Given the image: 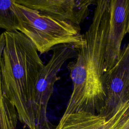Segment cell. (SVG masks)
<instances>
[{
  "mask_svg": "<svg viewBox=\"0 0 129 129\" xmlns=\"http://www.w3.org/2000/svg\"><path fill=\"white\" fill-rule=\"evenodd\" d=\"M14 1L0 0V28L5 31H18V21L12 10Z\"/></svg>",
  "mask_w": 129,
  "mask_h": 129,
  "instance_id": "obj_10",
  "label": "cell"
},
{
  "mask_svg": "<svg viewBox=\"0 0 129 129\" xmlns=\"http://www.w3.org/2000/svg\"><path fill=\"white\" fill-rule=\"evenodd\" d=\"M52 53L40 73L34 94V106L40 129H54L47 115V108L54 84L60 78L58 72L69 59L77 57V49L70 44H60L52 49Z\"/></svg>",
  "mask_w": 129,
  "mask_h": 129,
  "instance_id": "obj_4",
  "label": "cell"
},
{
  "mask_svg": "<svg viewBox=\"0 0 129 129\" xmlns=\"http://www.w3.org/2000/svg\"><path fill=\"white\" fill-rule=\"evenodd\" d=\"M118 129H129V116L125 119Z\"/></svg>",
  "mask_w": 129,
  "mask_h": 129,
  "instance_id": "obj_11",
  "label": "cell"
},
{
  "mask_svg": "<svg viewBox=\"0 0 129 129\" xmlns=\"http://www.w3.org/2000/svg\"><path fill=\"white\" fill-rule=\"evenodd\" d=\"M17 4L79 26L89 14L94 0H15Z\"/></svg>",
  "mask_w": 129,
  "mask_h": 129,
  "instance_id": "obj_6",
  "label": "cell"
},
{
  "mask_svg": "<svg viewBox=\"0 0 129 129\" xmlns=\"http://www.w3.org/2000/svg\"><path fill=\"white\" fill-rule=\"evenodd\" d=\"M5 45L4 33L0 34V129H16L18 116L17 110L5 95L2 85L1 60Z\"/></svg>",
  "mask_w": 129,
  "mask_h": 129,
  "instance_id": "obj_9",
  "label": "cell"
},
{
  "mask_svg": "<svg viewBox=\"0 0 129 129\" xmlns=\"http://www.w3.org/2000/svg\"><path fill=\"white\" fill-rule=\"evenodd\" d=\"M126 33L129 34V2H128V13H127V18Z\"/></svg>",
  "mask_w": 129,
  "mask_h": 129,
  "instance_id": "obj_12",
  "label": "cell"
},
{
  "mask_svg": "<svg viewBox=\"0 0 129 129\" xmlns=\"http://www.w3.org/2000/svg\"><path fill=\"white\" fill-rule=\"evenodd\" d=\"M95 5L92 22L83 34L84 42L77 50L76 60L68 65L73 90L64 114L79 111L99 114L105 105L104 66L110 3L101 0Z\"/></svg>",
  "mask_w": 129,
  "mask_h": 129,
  "instance_id": "obj_1",
  "label": "cell"
},
{
  "mask_svg": "<svg viewBox=\"0 0 129 129\" xmlns=\"http://www.w3.org/2000/svg\"><path fill=\"white\" fill-rule=\"evenodd\" d=\"M128 116L129 98L108 119L85 111L63 114L54 129H118Z\"/></svg>",
  "mask_w": 129,
  "mask_h": 129,
  "instance_id": "obj_8",
  "label": "cell"
},
{
  "mask_svg": "<svg viewBox=\"0 0 129 129\" xmlns=\"http://www.w3.org/2000/svg\"><path fill=\"white\" fill-rule=\"evenodd\" d=\"M105 88V103L99 115L108 119L129 98V42L122 49L118 61L106 74Z\"/></svg>",
  "mask_w": 129,
  "mask_h": 129,
  "instance_id": "obj_5",
  "label": "cell"
},
{
  "mask_svg": "<svg viewBox=\"0 0 129 129\" xmlns=\"http://www.w3.org/2000/svg\"><path fill=\"white\" fill-rule=\"evenodd\" d=\"M128 0H112L105 52V75L115 65L120 57L122 41L126 33Z\"/></svg>",
  "mask_w": 129,
  "mask_h": 129,
  "instance_id": "obj_7",
  "label": "cell"
},
{
  "mask_svg": "<svg viewBox=\"0 0 129 129\" xmlns=\"http://www.w3.org/2000/svg\"><path fill=\"white\" fill-rule=\"evenodd\" d=\"M18 21V31L26 36L40 54L60 44H70L78 49L84 40L79 26L17 4L12 7Z\"/></svg>",
  "mask_w": 129,
  "mask_h": 129,
  "instance_id": "obj_3",
  "label": "cell"
},
{
  "mask_svg": "<svg viewBox=\"0 0 129 129\" xmlns=\"http://www.w3.org/2000/svg\"><path fill=\"white\" fill-rule=\"evenodd\" d=\"M1 75L5 95L19 120L28 129H40L35 106L36 85L44 64L33 43L19 31H5Z\"/></svg>",
  "mask_w": 129,
  "mask_h": 129,
  "instance_id": "obj_2",
  "label": "cell"
}]
</instances>
